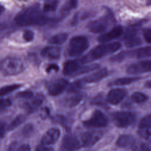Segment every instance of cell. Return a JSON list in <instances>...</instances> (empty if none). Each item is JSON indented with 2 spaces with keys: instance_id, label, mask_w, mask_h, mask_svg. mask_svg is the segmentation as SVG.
<instances>
[{
  "instance_id": "obj_30",
  "label": "cell",
  "mask_w": 151,
  "mask_h": 151,
  "mask_svg": "<svg viewBox=\"0 0 151 151\" xmlns=\"http://www.w3.org/2000/svg\"><path fill=\"white\" fill-rule=\"evenodd\" d=\"M131 97L132 100L136 103H143L148 99V97L146 95L140 92H135L133 93Z\"/></svg>"
},
{
  "instance_id": "obj_25",
  "label": "cell",
  "mask_w": 151,
  "mask_h": 151,
  "mask_svg": "<svg viewBox=\"0 0 151 151\" xmlns=\"http://www.w3.org/2000/svg\"><path fill=\"white\" fill-rule=\"evenodd\" d=\"M83 84L84 82L82 81V80H76L68 86L67 91L68 93H77L83 88Z\"/></svg>"
},
{
  "instance_id": "obj_16",
  "label": "cell",
  "mask_w": 151,
  "mask_h": 151,
  "mask_svg": "<svg viewBox=\"0 0 151 151\" xmlns=\"http://www.w3.org/2000/svg\"><path fill=\"white\" fill-rule=\"evenodd\" d=\"M108 75L109 70L106 68H103L99 71L83 77L81 80L86 83H97L107 77Z\"/></svg>"
},
{
  "instance_id": "obj_14",
  "label": "cell",
  "mask_w": 151,
  "mask_h": 151,
  "mask_svg": "<svg viewBox=\"0 0 151 151\" xmlns=\"http://www.w3.org/2000/svg\"><path fill=\"white\" fill-rule=\"evenodd\" d=\"M101 132H89L84 133L81 136L82 145L85 147L93 146L102 137Z\"/></svg>"
},
{
  "instance_id": "obj_19",
  "label": "cell",
  "mask_w": 151,
  "mask_h": 151,
  "mask_svg": "<svg viewBox=\"0 0 151 151\" xmlns=\"http://www.w3.org/2000/svg\"><path fill=\"white\" fill-rule=\"evenodd\" d=\"M136 143L135 139L132 136L129 134H123L118 138L116 142V145L121 147L132 149Z\"/></svg>"
},
{
  "instance_id": "obj_1",
  "label": "cell",
  "mask_w": 151,
  "mask_h": 151,
  "mask_svg": "<svg viewBox=\"0 0 151 151\" xmlns=\"http://www.w3.org/2000/svg\"><path fill=\"white\" fill-rule=\"evenodd\" d=\"M15 22L20 27L44 25L51 21L40 9L38 4H34L21 11L15 17Z\"/></svg>"
},
{
  "instance_id": "obj_28",
  "label": "cell",
  "mask_w": 151,
  "mask_h": 151,
  "mask_svg": "<svg viewBox=\"0 0 151 151\" xmlns=\"http://www.w3.org/2000/svg\"><path fill=\"white\" fill-rule=\"evenodd\" d=\"M138 29H139V27L137 24L130 26L127 28L126 31V32L124 35V39L127 40L128 39L136 37Z\"/></svg>"
},
{
  "instance_id": "obj_17",
  "label": "cell",
  "mask_w": 151,
  "mask_h": 151,
  "mask_svg": "<svg viewBox=\"0 0 151 151\" xmlns=\"http://www.w3.org/2000/svg\"><path fill=\"white\" fill-rule=\"evenodd\" d=\"M41 55L50 60L58 59L61 55V49L58 47H45L41 51Z\"/></svg>"
},
{
  "instance_id": "obj_18",
  "label": "cell",
  "mask_w": 151,
  "mask_h": 151,
  "mask_svg": "<svg viewBox=\"0 0 151 151\" xmlns=\"http://www.w3.org/2000/svg\"><path fill=\"white\" fill-rule=\"evenodd\" d=\"M43 100L44 99L42 96L38 95L36 97H34L32 99L24 102L22 104V107L28 111V113H30L34 111L37 108H38L42 104Z\"/></svg>"
},
{
  "instance_id": "obj_48",
  "label": "cell",
  "mask_w": 151,
  "mask_h": 151,
  "mask_svg": "<svg viewBox=\"0 0 151 151\" xmlns=\"http://www.w3.org/2000/svg\"><path fill=\"white\" fill-rule=\"evenodd\" d=\"M17 149V143L13 142L9 146L7 151H16Z\"/></svg>"
},
{
  "instance_id": "obj_11",
  "label": "cell",
  "mask_w": 151,
  "mask_h": 151,
  "mask_svg": "<svg viewBox=\"0 0 151 151\" xmlns=\"http://www.w3.org/2000/svg\"><path fill=\"white\" fill-rule=\"evenodd\" d=\"M127 91L125 89L116 88L109 91L106 96V101L113 105L120 103L126 97Z\"/></svg>"
},
{
  "instance_id": "obj_24",
  "label": "cell",
  "mask_w": 151,
  "mask_h": 151,
  "mask_svg": "<svg viewBox=\"0 0 151 151\" xmlns=\"http://www.w3.org/2000/svg\"><path fill=\"white\" fill-rule=\"evenodd\" d=\"M133 52L136 55V57L139 58L151 57V47H145L140 48L136 51H133Z\"/></svg>"
},
{
  "instance_id": "obj_50",
  "label": "cell",
  "mask_w": 151,
  "mask_h": 151,
  "mask_svg": "<svg viewBox=\"0 0 151 151\" xmlns=\"http://www.w3.org/2000/svg\"><path fill=\"white\" fill-rule=\"evenodd\" d=\"M4 11V8L3 7V6L1 5V6H0V14H2V13Z\"/></svg>"
},
{
  "instance_id": "obj_38",
  "label": "cell",
  "mask_w": 151,
  "mask_h": 151,
  "mask_svg": "<svg viewBox=\"0 0 151 151\" xmlns=\"http://www.w3.org/2000/svg\"><path fill=\"white\" fill-rule=\"evenodd\" d=\"M133 151H151L150 149L144 143H137L134 145V146L132 149Z\"/></svg>"
},
{
  "instance_id": "obj_3",
  "label": "cell",
  "mask_w": 151,
  "mask_h": 151,
  "mask_svg": "<svg viewBox=\"0 0 151 151\" xmlns=\"http://www.w3.org/2000/svg\"><path fill=\"white\" fill-rule=\"evenodd\" d=\"M25 68L24 62L19 58L7 57L1 61L0 69L4 76H15L22 73Z\"/></svg>"
},
{
  "instance_id": "obj_39",
  "label": "cell",
  "mask_w": 151,
  "mask_h": 151,
  "mask_svg": "<svg viewBox=\"0 0 151 151\" xmlns=\"http://www.w3.org/2000/svg\"><path fill=\"white\" fill-rule=\"evenodd\" d=\"M34 33L31 30L26 29L23 32V38L26 42H31L33 40Z\"/></svg>"
},
{
  "instance_id": "obj_32",
  "label": "cell",
  "mask_w": 151,
  "mask_h": 151,
  "mask_svg": "<svg viewBox=\"0 0 151 151\" xmlns=\"http://www.w3.org/2000/svg\"><path fill=\"white\" fill-rule=\"evenodd\" d=\"M139 127V129H151V114H148L142 119Z\"/></svg>"
},
{
  "instance_id": "obj_43",
  "label": "cell",
  "mask_w": 151,
  "mask_h": 151,
  "mask_svg": "<svg viewBox=\"0 0 151 151\" xmlns=\"http://www.w3.org/2000/svg\"><path fill=\"white\" fill-rule=\"evenodd\" d=\"M58 69H59V67L57 64H50L47 66V67L46 68V72L49 73L51 71H53V70L55 71H57L58 70Z\"/></svg>"
},
{
  "instance_id": "obj_47",
  "label": "cell",
  "mask_w": 151,
  "mask_h": 151,
  "mask_svg": "<svg viewBox=\"0 0 151 151\" xmlns=\"http://www.w3.org/2000/svg\"><path fill=\"white\" fill-rule=\"evenodd\" d=\"M78 14H76L74 17L73 18L71 22H70V24L72 26H75L77 22H78Z\"/></svg>"
},
{
  "instance_id": "obj_34",
  "label": "cell",
  "mask_w": 151,
  "mask_h": 151,
  "mask_svg": "<svg viewBox=\"0 0 151 151\" xmlns=\"http://www.w3.org/2000/svg\"><path fill=\"white\" fill-rule=\"evenodd\" d=\"M91 104L93 105H97V106H100L102 107H105L106 104L104 101V98L101 94H99L96 96H95L91 101Z\"/></svg>"
},
{
  "instance_id": "obj_45",
  "label": "cell",
  "mask_w": 151,
  "mask_h": 151,
  "mask_svg": "<svg viewBox=\"0 0 151 151\" xmlns=\"http://www.w3.org/2000/svg\"><path fill=\"white\" fill-rule=\"evenodd\" d=\"M5 130H6L5 124L3 122H1V138L4 137L5 133Z\"/></svg>"
},
{
  "instance_id": "obj_20",
  "label": "cell",
  "mask_w": 151,
  "mask_h": 151,
  "mask_svg": "<svg viewBox=\"0 0 151 151\" xmlns=\"http://www.w3.org/2000/svg\"><path fill=\"white\" fill-rule=\"evenodd\" d=\"M84 94L83 93H78L74 94L67 99L64 102V104L66 107L72 108L78 105L84 99Z\"/></svg>"
},
{
  "instance_id": "obj_41",
  "label": "cell",
  "mask_w": 151,
  "mask_h": 151,
  "mask_svg": "<svg viewBox=\"0 0 151 151\" xmlns=\"http://www.w3.org/2000/svg\"><path fill=\"white\" fill-rule=\"evenodd\" d=\"M143 37L146 41L151 44V29H146L143 31Z\"/></svg>"
},
{
  "instance_id": "obj_37",
  "label": "cell",
  "mask_w": 151,
  "mask_h": 151,
  "mask_svg": "<svg viewBox=\"0 0 151 151\" xmlns=\"http://www.w3.org/2000/svg\"><path fill=\"white\" fill-rule=\"evenodd\" d=\"M140 136L146 140H151V129H140Z\"/></svg>"
},
{
  "instance_id": "obj_22",
  "label": "cell",
  "mask_w": 151,
  "mask_h": 151,
  "mask_svg": "<svg viewBox=\"0 0 151 151\" xmlns=\"http://www.w3.org/2000/svg\"><path fill=\"white\" fill-rule=\"evenodd\" d=\"M140 79L139 77H125L117 78L115 80L110 84L115 86H123L130 84L133 82H135Z\"/></svg>"
},
{
  "instance_id": "obj_23",
  "label": "cell",
  "mask_w": 151,
  "mask_h": 151,
  "mask_svg": "<svg viewBox=\"0 0 151 151\" xmlns=\"http://www.w3.org/2000/svg\"><path fill=\"white\" fill-rule=\"evenodd\" d=\"M68 34L67 33H59L51 37L48 42L52 44H63L67 39Z\"/></svg>"
},
{
  "instance_id": "obj_49",
  "label": "cell",
  "mask_w": 151,
  "mask_h": 151,
  "mask_svg": "<svg viewBox=\"0 0 151 151\" xmlns=\"http://www.w3.org/2000/svg\"><path fill=\"white\" fill-rule=\"evenodd\" d=\"M145 87L146 88H151V80H147L145 82V84H144Z\"/></svg>"
},
{
  "instance_id": "obj_15",
  "label": "cell",
  "mask_w": 151,
  "mask_h": 151,
  "mask_svg": "<svg viewBox=\"0 0 151 151\" xmlns=\"http://www.w3.org/2000/svg\"><path fill=\"white\" fill-rule=\"evenodd\" d=\"M60 135L59 129L57 128H51L49 129L42 136L41 143L42 145L47 146L55 143L58 139Z\"/></svg>"
},
{
  "instance_id": "obj_36",
  "label": "cell",
  "mask_w": 151,
  "mask_h": 151,
  "mask_svg": "<svg viewBox=\"0 0 151 151\" xmlns=\"http://www.w3.org/2000/svg\"><path fill=\"white\" fill-rule=\"evenodd\" d=\"M34 130L33 125L31 123H28L25 124L22 130V134L24 137H29L31 135Z\"/></svg>"
},
{
  "instance_id": "obj_21",
  "label": "cell",
  "mask_w": 151,
  "mask_h": 151,
  "mask_svg": "<svg viewBox=\"0 0 151 151\" xmlns=\"http://www.w3.org/2000/svg\"><path fill=\"white\" fill-rule=\"evenodd\" d=\"M77 6V1H67L61 8L60 14V19L65 17L71 11L76 8Z\"/></svg>"
},
{
  "instance_id": "obj_12",
  "label": "cell",
  "mask_w": 151,
  "mask_h": 151,
  "mask_svg": "<svg viewBox=\"0 0 151 151\" xmlns=\"http://www.w3.org/2000/svg\"><path fill=\"white\" fill-rule=\"evenodd\" d=\"M82 65L79 60H68L66 61L63 65V74L65 76H77Z\"/></svg>"
},
{
  "instance_id": "obj_27",
  "label": "cell",
  "mask_w": 151,
  "mask_h": 151,
  "mask_svg": "<svg viewBox=\"0 0 151 151\" xmlns=\"http://www.w3.org/2000/svg\"><path fill=\"white\" fill-rule=\"evenodd\" d=\"M58 1H47L43 5V11L44 12H54L57 8L58 4Z\"/></svg>"
},
{
  "instance_id": "obj_44",
  "label": "cell",
  "mask_w": 151,
  "mask_h": 151,
  "mask_svg": "<svg viewBox=\"0 0 151 151\" xmlns=\"http://www.w3.org/2000/svg\"><path fill=\"white\" fill-rule=\"evenodd\" d=\"M35 151H54V150L52 147H47L46 146L41 145L38 146Z\"/></svg>"
},
{
  "instance_id": "obj_10",
  "label": "cell",
  "mask_w": 151,
  "mask_h": 151,
  "mask_svg": "<svg viewBox=\"0 0 151 151\" xmlns=\"http://www.w3.org/2000/svg\"><path fill=\"white\" fill-rule=\"evenodd\" d=\"M129 74H141L151 71V60L141 61L130 65L126 69Z\"/></svg>"
},
{
  "instance_id": "obj_4",
  "label": "cell",
  "mask_w": 151,
  "mask_h": 151,
  "mask_svg": "<svg viewBox=\"0 0 151 151\" xmlns=\"http://www.w3.org/2000/svg\"><path fill=\"white\" fill-rule=\"evenodd\" d=\"M88 47L89 42L86 37L74 36L69 41L67 50V55L71 57L80 56L88 49Z\"/></svg>"
},
{
  "instance_id": "obj_5",
  "label": "cell",
  "mask_w": 151,
  "mask_h": 151,
  "mask_svg": "<svg viewBox=\"0 0 151 151\" xmlns=\"http://www.w3.org/2000/svg\"><path fill=\"white\" fill-rule=\"evenodd\" d=\"M113 21V15L112 13L108 10L107 13L104 16L90 21L87 25V28L89 31L93 33H102L107 29Z\"/></svg>"
},
{
  "instance_id": "obj_40",
  "label": "cell",
  "mask_w": 151,
  "mask_h": 151,
  "mask_svg": "<svg viewBox=\"0 0 151 151\" xmlns=\"http://www.w3.org/2000/svg\"><path fill=\"white\" fill-rule=\"evenodd\" d=\"M12 104L11 100L9 99H1V105L0 109L1 111H2L4 109L9 107Z\"/></svg>"
},
{
  "instance_id": "obj_35",
  "label": "cell",
  "mask_w": 151,
  "mask_h": 151,
  "mask_svg": "<svg viewBox=\"0 0 151 151\" xmlns=\"http://www.w3.org/2000/svg\"><path fill=\"white\" fill-rule=\"evenodd\" d=\"M16 97L17 98H21V99H29L34 97V93L30 90H25L20 91L17 93Z\"/></svg>"
},
{
  "instance_id": "obj_29",
  "label": "cell",
  "mask_w": 151,
  "mask_h": 151,
  "mask_svg": "<svg viewBox=\"0 0 151 151\" xmlns=\"http://www.w3.org/2000/svg\"><path fill=\"white\" fill-rule=\"evenodd\" d=\"M132 54V51H122L110 58L111 62H120Z\"/></svg>"
},
{
  "instance_id": "obj_13",
  "label": "cell",
  "mask_w": 151,
  "mask_h": 151,
  "mask_svg": "<svg viewBox=\"0 0 151 151\" xmlns=\"http://www.w3.org/2000/svg\"><path fill=\"white\" fill-rule=\"evenodd\" d=\"M123 28L121 25H117L111 29L110 31L101 34L99 36L97 40L101 43H106L114 39L119 37L123 33Z\"/></svg>"
},
{
  "instance_id": "obj_9",
  "label": "cell",
  "mask_w": 151,
  "mask_h": 151,
  "mask_svg": "<svg viewBox=\"0 0 151 151\" xmlns=\"http://www.w3.org/2000/svg\"><path fill=\"white\" fill-rule=\"evenodd\" d=\"M80 140L74 135L68 134L64 137L60 146V151H76L81 146Z\"/></svg>"
},
{
  "instance_id": "obj_6",
  "label": "cell",
  "mask_w": 151,
  "mask_h": 151,
  "mask_svg": "<svg viewBox=\"0 0 151 151\" xmlns=\"http://www.w3.org/2000/svg\"><path fill=\"white\" fill-rule=\"evenodd\" d=\"M135 120V115L130 111H116L112 114V120L118 127L124 128L130 126Z\"/></svg>"
},
{
  "instance_id": "obj_46",
  "label": "cell",
  "mask_w": 151,
  "mask_h": 151,
  "mask_svg": "<svg viewBox=\"0 0 151 151\" xmlns=\"http://www.w3.org/2000/svg\"><path fill=\"white\" fill-rule=\"evenodd\" d=\"M17 151H30V147L28 145H23L21 146Z\"/></svg>"
},
{
  "instance_id": "obj_31",
  "label": "cell",
  "mask_w": 151,
  "mask_h": 151,
  "mask_svg": "<svg viewBox=\"0 0 151 151\" xmlns=\"http://www.w3.org/2000/svg\"><path fill=\"white\" fill-rule=\"evenodd\" d=\"M21 84H11V85H8V86H4L2 87H1V95L2 96H5L6 94H7L9 93H11L18 88H19L21 87Z\"/></svg>"
},
{
  "instance_id": "obj_7",
  "label": "cell",
  "mask_w": 151,
  "mask_h": 151,
  "mask_svg": "<svg viewBox=\"0 0 151 151\" xmlns=\"http://www.w3.org/2000/svg\"><path fill=\"white\" fill-rule=\"evenodd\" d=\"M83 124L88 128L104 127L108 124V119L100 110H96L89 119L83 122Z\"/></svg>"
},
{
  "instance_id": "obj_2",
  "label": "cell",
  "mask_w": 151,
  "mask_h": 151,
  "mask_svg": "<svg viewBox=\"0 0 151 151\" xmlns=\"http://www.w3.org/2000/svg\"><path fill=\"white\" fill-rule=\"evenodd\" d=\"M121 44L116 41L109 43H103L97 45L92 49L88 53L78 60L82 64H86L113 53L119 50Z\"/></svg>"
},
{
  "instance_id": "obj_26",
  "label": "cell",
  "mask_w": 151,
  "mask_h": 151,
  "mask_svg": "<svg viewBox=\"0 0 151 151\" xmlns=\"http://www.w3.org/2000/svg\"><path fill=\"white\" fill-rule=\"evenodd\" d=\"M25 120V117L23 114H19L17 116L11 123L8 125L7 129L8 130H12L17 128L18 126L21 125Z\"/></svg>"
},
{
  "instance_id": "obj_42",
  "label": "cell",
  "mask_w": 151,
  "mask_h": 151,
  "mask_svg": "<svg viewBox=\"0 0 151 151\" xmlns=\"http://www.w3.org/2000/svg\"><path fill=\"white\" fill-rule=\"evenodd\" d=\"M55 119L56 121L60 123L63 126H65L66 127L68 126V125H67V122H67V119L65 117H64L63 116H57Z\"/></svg>"
},
{
  "instance_id": "obj_33",
  "label": "cell",
  "mask_w": 151,
  "mask_h": 151,
  "mask_svg": "<svg viewBox=\"0 0 151 151\" xmlns=\"http://www.w3.org/2000/svg\"><path fill=\"white\" fill-rule=\"evenodd\" d=\"M140 44H141V40L136 36L132 38L128 39L125 41V45L127 47H133L137 46Z\"/></svg>"
},
{
  "instance_id": "obj_8",
  "label": "cell",
  "mask_w": 151,
  "mask_h": 151,
  "mask_svg": "<svg viewBox=\"0 0 151 151\" xmlns=\"http://www.w3.org/2000/svg\"><path fill=\"white\" fill-rule=\"evenodd\" d=\"M68 81L64 78H58L48 83L47 87L49 95L56 96L63 93L68 86Z\"/></svg>"
}]
</instances>
